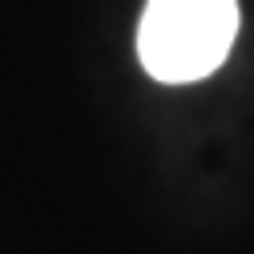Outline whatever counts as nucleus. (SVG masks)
<instances>
[{"instance_id": "1", "label": "nucleus", "mask_w": 254, "mask_h": 254, "mask_svg": "<svg viewBox=\"0 0 254 254\" xmlns=\"http://www.w3.org/2000/svg\"><path fill=\"white\" fill-rule=\"evenodd\" d=\"M238 33L234 0H149L137 28V57L149 77L186 85L210 77Z\"/></svg>"}]
</instances>
